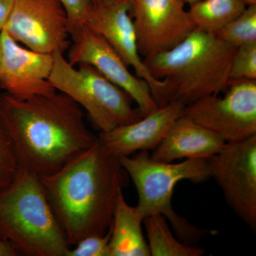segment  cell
Listing matches in <instances>:
<instances>
[{
  "label": "cell",
  "instance_id": "6da1fadb",
  "mask_svg": "<svg viewBox=\"0 0 256 256\" xmlns=\"http://www.w3.org/2000/svg\"><path fill=\"white\" fill-rule=\"evenodd\" d=\"M0 120L18 168L40 178L53 174L96 142L82 108L62 92L20 99L0 94Z\"/></svg>",
  "mask_w": 256,
  "mask_h": 256
},
{
  "label": "cell",
  "instance_id": "7a4b0ae2",
  "mask_svg": "<svg viewBox=\"0 0 256 256\" xmlns=\"http://www.w3.org/2000/svg\"><path fill=\"white\" fill-rule=\"evenodd\" d=\"M129 176L100 139L53 174L40 178L70 247L88 236L107 233Z\"/></svg>",
  "mask_w": 256,
  "mask_h": 256
},
{
  "label": "cell",
  "instance_id": "3957f363",
  "mask_svg": "<svg viewBox=\"0 0 256 256\" xmlns=\"http://www.w3.org/2000/svg\"><path fill=\"white\" fill-rule=\"evenodd\" d=\"M236 47L195 28L174 48L144 60L150 73L168 86L170 101L188 106L228 87Z\"/></svg>",
  "mask_w": 256,
  "mask_h": 256
},
{
  "label": "cell",
  "instance_id": "277c9868",
  "mask_svg": "<svg viewBox=\"0 0 256 256\" xmlns=\"http://www.w3.org/2000/svg\"><path fill=\"white\" fill-rule=\"evenodd\" d=\"M0 237L18 256H67L69 245L37 175L18 168L0 192Z\"/></svg>",
  "mask_w": 256,
  "mask_h": 256
},
{
  "label": "cell",
  "instance_id": "5b68a950",
  "mask_svg": "<svg viewBox=\"0 0 256 256\" xmlns=\"http://www.w3.org/2000/svg\"><path fill=\"white\" fill-rule=\"evenodd\" d=\"M120 162L134 184L138 195L136 208L143 218L162 215L169 220L182 242L192 245L207 234L174 212L172 198L176 184L183 180L202 182L210 178L207 160H185L182 162H161L151 158L148 151L134 156H121Z\"/></svg>",
  "mask_w": 256,
  "mask_h": 256
},
{
  "label": "cell",
  "instance_id": "8992f818",
  "mask_svg": "<svg viewBox=\"0 0 256 256\" xmlns=\"http://www.w3.org/2000/svg\"><path fill=\"white\" fill-rule=\"evenodd\" d=\"M53 56L50 84L86 111L92 126L100 132L142 118L138 108H133L130 96L94 66L82 64L76 68L60 52Z\"/></svg>",
  "mask_w": 256,
  "mask_h": 256
},
{
  "label": "cell",
  "instance_id": "52a82bcc",
  "mask_svg": "<svg viewBox=\"0 0 256 256\" xmlns=\"http://www.w3.org/2000/svg\"><path fill=\"white\" fill-rule=\"evenodd\" d=\"M228 90L185 106L183 116L220 136L226 143L256 134V80L229 82Z\"/></svg>",
  "mask_w": 256,
  "mask_h": 256
},
{
  "label": "cell",
  "instance_id": "ba28073f",
  "mask_svg": "<svg viewBox=\"0 0 256 256\" xmlns=\"http://www.w3.org/2000/svg\"><path fill=\"white\" fill-rule=\"evenodd\" d=\"M210 178L222 188L229 206L254 230L256 227V134L226 143L207 159Z\"/></svg>",
  "mask_w": 256,
  "mask_h": 256
},
{
  "label": "cell",
  "instance_id": "9c48e42d",
  "mask_svg": "<svg viewBox=\"0 0 256 256\" xmlns=\"http://www.w3.org/2000/svg\"><path fill=\"white\" fill-rule=\"evenodd\" d=\"M130 0H102L94 3L86 26L104 38L136 75L148 82L159 107L170 102L166 82L153 77L138 50Z\"/></svg>",
  "mask_w": 256,
  "mask_h": 256
},
{
  "label": "cell",
  "instance_id": "30bf717a",
  "mask_svg": "<svg viewBox=\"0 0 256 256\" xmlns=\"http://www.w3.org/2000/svg\"><path fill=\"white\" fill-rule=\"evenodd\" d=\"M2 31L38 53L64 54L72 44L66 14L58 0H15Z\"/></svg>",
  "mask_w": 256,
  "mask_h": 256
},
{
  "label": "cell",
  "instance_id": "8fae6325",
  "mask_svg": "<svg viewBox=\"0 0 256 256\" xmlns=\"http://www.w3.org/2000/svg\"><path fill=\"white\" fill-rule=\"evenodd\" d=\"M143 60L174 48L196 28L182 0H130Z\"/></svg>",
  "mask_w": 256,
  "mask_h": 256
},
{
  "label": "cell",
  "instance_id": "7c38bea8",
  "mask_svg": "<svg viewBox=\"0 0 256 256\" xmlns=\"http://www.w3.org/2000/svg\"><path fill=\"white\" fill-rule=\"evenodd\" d=\"M67 60L72 66L86 64L97 69L106 78L127 92L137 104L142 117L159 108L148 82L129 70L124 60L108 42L86 26L73 38Z\"/></svg>",
  "mask_w": 256,
  "mask_h": 256
},
{
  "label": "cell",
  "instance_id": "4fadbf2b",
  "mask_svg": "<svg viewBox=\"0 0 256 256\" xmlns=\"http://www.w3.org/2000/svg\"><path fill=\"white\" fill-rule=\"evenodd\" d=\"M0 89L20 99L56 92L50 82L53 54L38 53L22 46L2 31Z\"/></svg>",
  "mask_w": 256,
  "mask_h": 256
},
{
  "label": "cell",
  "instance_id": "5bb4252c",
  "mask_svg": "<svg viewBox=\"0 0 256 256\" xmlns=\"http://www.w3.org/2000/svg\"><path fill=\"white\" fill-rule=\"evenodd\" d=\"M184 104L173 100L131 124L100 132L98 138L114 156H131L140 151L154 150L175 121L183 116Z\"/></svg>",
  "mask_w": 256,
  "mask_h": 256
},
{
  "label": "cell",
  "instance_id": "9a60e30c",
  "mask_svg": "<svg viewBox=\"0 0 256 256\" xmlns=\"http://www.w3.org/2000/svg\"><path fill=\"white\" fill-rule=\"evenodd\" d=\"M225 144L218 134L182 116L175 121L150 156L161 162L207 160L217 154Z\"/></svg>",
  "mask_w": 256,
  "mask_h": 256
},
{
  "label": "cell",
  "instance_id": "2e32d148",
  "mask_svg": "<svg viewBox=\"0 0 256 256\" xmlns=\"http://www.w3.org/2000/svg\"><path fill=\"white\" fill-rule=\"evenodd\" d=\"M143 220L136 206L128 204L121 194L110 226V256H150L142 232Z\"/></svg>",
  "mask_w": 256,
  "mask_h": 256
},
{
  "label": "cell",
  "instance_id": "e0dca14e",
  "mask_svg": "<svg viewBox=\"0 0 256 256\" xmlns=\"http://www.w3.org/2000/svg\"><path fill=\"white\" fill-rule=\"evenodd\" d=\"M247 6L242 0H201L190 5L188 13L196 28L216 34Z\"/></svg>",
  "mask_w": 256,
  "mask_h": 256
},
{
  "label": "cell",
  "instance_id": "ac0fdd59",
  "mask_svg": "<svg viewBox=\"0 0 256 256\" xmlns=\"http://www.w3.org/2000/svg\"><path fill=\"white\" fill-rule=\"evenodd\" d=\"M162 215L149 216L143 222L146 224L148 244L152 256H201L205 250L178 240Z\"/></svg>",
  "mask_w": 256,
  "mask_h": 256
},
{
  "label": "cell",
  "instance_id": "d6986e66",
  "mask_svg": "<svg viewBox=\"0 0 256 256\" xmlns=\"http://www.w3.org/2000/svg\"><path fill=\"white\" fill-rule=\"evenodd\" d=\"M216 35L236 48L256 43V4L248 5L242 14Z\"/></svg>",
  "mask_w": 256,
  "mask_h": 256
},
{
  "label": "cell",
  "instance_id": "ffe728a7",
  "mask_svg": "<svg viewBox=\"0 0 256 256\" xmlns=\"http://www.w3.org/2000/svg\"><path fill=\"white\" fill-rule=\"evenodd\" d=\"M256 80V43L238 47L234 54L230 82Z\"/></svg>",
  "mask_w": 256,
  "mask_h": 256
},
{
  "label": "cell",
  "instance_id": "44dd1931",
  "mask_svg": "<svg viewBox=\"0 0 256 256\" xmlns=\"http://www.w3.org/2000/svg\"><path fill=\"white\" fill-rule=\"evenodd\" d=\"M18 168L12 144L0 120V192L13 181Z\"/></svg>",
  "mask_w": 256,
  "mask_h": 256
},
{
  "label": "cell",
  "instance_id": "7402d4cb",
  "mask_svg": "<svg viewBox=\"0 0 256 256\" xmlns=\"http://www.w3.org/2000/svg\"><path fill=\"white\" fill-rule=\"evenodd\" d=\"M67 16L69 34L72 38L85 28L88 16L92 8V0H58Z\"/></svg>",
  "mask_w": 256,
  "mask_h": 256
},
{
  "label": "cell",
  "instance_id": "603a6c76",
  "mask_svg": "<svg viewBox=\"0 0 256 256\" xmlns=\"http://www.w3.org/2000/svg\"><path fill=\"white\" fill-rule=\"evenodd\" d=\"M111 230L104 235L88 236L70 248L67 256H110L109 242Z\"/></svg>",
  "mask_w": 256,
  "mask_h": 256
},
{
  "label": "cell",
  "instance_id": "cb8c5ba5",
  "mask_svg": "<svg viewBox=\"0 0 256 256\" xmlns=\"http://www.w3.org/2000/svg\"><path fill=\"white\" fill-rule=\"evenodd\" d=\"M15 0H0V31L4 28Z\"/></svg>",
  "mask_w": 256,
  "mask_h": 256
},
{
  "label": "cell",
  "instance_id": "d4e9b609",
  "mask_svg": "<svg viewBox=\"0 0 256 256\" xmlns=\"http://www.w3.org/2000/svg\"><path fill=\"white\" fill-rule=\"evenodd\" d=\"M18 252L14 247L0 237V256H18Z\"/></svg>",
  "mask_w": 256,
  "mask_h": 256
},
{
  "label": "cell",
  "instance_id": "484cf974",
  "mask_svg": "<svg viewBox=\"0 0 256 256\" xmlns=\"http://www.w3.org/2000/svg\"><path fill=\"white\" fill-rule=\"evenodd\" d=\"M184 4L192 5L197 2L201 1V0H182Z\"/></svg>",
  "mask_w": 256,
  "mask_h": 256
},
{
  "label": "cell",
  "instance_id": "4316f807",
  "mask_svg": "<svg viewBox=\"0 0 256 256\" xmlns=\"http://www.w3.org/2000/svg\"><path fill=\"white\" fill-rule=\"evenodd\" d=\"M2 50V31H0V62H1Z\"/></svg>",
  "mask_w": 256,
  "mask_h": 256
},
{
  "label": "cell",
  "instance_id": "83f0119b",
  "mask_svg": "<svg viewBox=\"0 0 256 256\" xmlns=\"http://www.w3.org/2000/svg\"><path fill=\"white\" fill-rule=\"evenodd\" d=\"M247 5L256 4V0H242Z\"/></svg>",
  "mask_w": 256,
  "mask_h": 256
},
{
  "label": "cell",
  "instance_id": "f1b7e54d",
  "mask_svg": "<svg viewBox=\"0 0 256 256\" xmlns=\"http://www.w3.org/2000/svg\"><path fill=\"white\" fill-rule=\"evenodd\" d=\"M92 2H94V3L99 2L102 1V0H92Z\"/></svg>",
  "mask_w": 256,
  "mask_h": 256
}]
</instances>
